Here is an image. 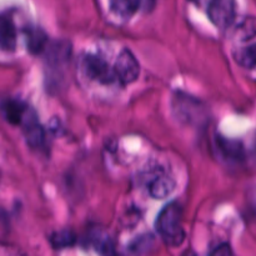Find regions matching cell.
Segmentation results:
<instances>
[{"instance_id": "17", "label": "cell", "mask_w": 256, "mask_h": 256, "mask_svg": "<svg viewBox=\"0 0 256 256\" xmlns=\"http://www.w3.org/2000/svg\"><path fill=\"white\" fill-rule=\"evenodd\" d=\"M182 256H198L194 252H186Z\"/></svg>"}, {"instance_id": "10", "label": "cell", "mask_w": 256, "mask_h": 256, "mask_svg": "<svg viewBox=\"0 0 256 256\" xmlns=\"http://www.w3.org/2000/svg\"><path fill=\"white\" fill-rule=\"evenodd\" d=\"M48 42V38L45 32L39 28H32L26 30V44L29 52L32 54H39L42 52Z\"/></svg>"}, {"instance_id": "11", "label": "cell", "mask_w": 256, "mask_h": 256, "mask_svg": "<svg viewBox=\"0 0 256 256\" xmlns=\"http://www.w3.org/2000/svg\"><path fill=\"white\" fill-rule=\"evenodd\" d=\"M140 0H110V9L114 14L122 18H130L138 12Z\"/></svg>"}, {"instance_id": "12", "label": "cell", "mask_w": 256, "mask_h": 256, "mask_svg": "<svg viewBox=\"0 0 256 256\" xmlns=\"http://www.w3.org/2000/svg\"><path fill=\"white\" fill-rule=\"evenodd\" d=\"M76 242V236L72 230H60V232H54L50 236V242L56 249H62V248L72 246Z\"/></svg>"}, {"instance_id": "14", "label": "cell", "mask_w": 256, "mask_h": 256, "mask_svg": "<svg viewBox=\"0 0 256 256\" xmlns=\"http://www.w3.org/2000/svg\"><path fill=\"white\" fill-rule=\"evenodd\" d=\"M236 35L242 40H249L256 36V18H245L242 24L238 25Z\"/></svg>"}, {"instance_id": "4", "label": "cell", "mask_w": 256, "mask_h": 256, "mask_svg": "<svg viewBox=\"0 0 256 256\" xmlns=\"http://www.w3.org/2000/svg\"><path fill=\"white\" fill-rule=\"evenodd\" d=\"M22 132L28 144L32 148H42L45 142V132L38 122L36 114L29 108L22 122Z\"/></svg>"}, {"instance_id": "3", "label": "cell", "mask_w": 256, "mask_h": 256, "mask_svg": "<svg viewBox=\"0 0 256 256\" xmlns=\"http://www.w3.org/2000/svg\"><path fill=\"white\" fill-rule=\"evenodd\" d=\"M112 69L116 79L124 85L134 82L140 74L139 62L135 55L128 49H124L120 52Z\"/></svg>"}, {"instance_id": "1", "label": "cell", "mask_w": 256, "mask_h": 256, "mask_svg": "<svg viewBox=\"0 0 256 256\" xmlns=\"http://www.w3.org/2000/svg\"><path fill=\"white\" fill-rule=\"evenodd\" d=\"M182 209L178 202H170L162 210L156 219V230L170 246H180L185 239L182 225Z\"/></svg>"}, {"instance_id": "16", "label": "cell", "mask_w": 256, "mask_h": 256, "mask_svg": "<svg viewBox=\"0 0 256 256\" xmlns=\"http://www.w3.org/2000/svg\"><path fill=\"white\" fill-rule=\"evenodd\" d=\"M209 256H232V248L228 244H220L210 252Z\"/></svg>"}, {"instance_id": "13", "label": "cell", "mask_w": 256, "mask_h": 256, "mask_svg": "<svg viewBox=\"0 0 256 256\" xmlns=\"http://www.w3.org/2000/svg\"><path fill=\"white\" fill-rule=\"evenodd\" d=\"M236 62L246 69L256 68V44L244 48L236 54Z\"/></svg>"}, {"instance_id": "9", "label": "cell", "mask_w": 256, "mask_h": 256, "mask_svg": "<svg viewBox=\"0 0 256 256\" xmlns=\"http://www.w3.org/2000/svg\"><path fill=\"white\" fill-rule=\"evenodd\" d=\"M29 110V108L22 102H16V100H8L2 105V112H4L5 118L9 122L14 125H22V119H24L25 114Z\"/></svg>"}, {"instance_id": "7", "label": "cell", "mask_w": 256, "mask_h": 256, "mask_svg": "<svg viewBox=\"0 0 256 256\" xmlns=\"http://www.w3.org/2000/svg\"><path fill=\"white\" fill-rule=\"evenodd\" d=\"M175 189V180L170 175L162 174L152 179L149 185V192L154 199H165Z\"/></svg>"}, {"instance_id": "5", "label": "cell", "mask_w": 256, "mask_h": 256, "mask_svg": "<svg viewBox=\"0 0 256 256\" xmlns=\"http://www.w3.org/2000/svg\"><path fill=\"white\" fill-rule=\"evenodd\" d=\"M85 69L90 78L99 80L102 84H110L116 79L114 69H112L102 58L96 55H88L85 59Z\"/></svg>"}, {"instance_id": "6", "label": "cell", "mask_w": 256, "mask_h": 256, "mask_svg": "<svg viewBox=\"0 0 256 256\" xmlns=\"http://www.w3.org/2000/svg\"><path fill=\"white\" fill-rule=\"evenodd\" d=\"M0 44L4 52H14L16 46V30L12 18L2 15L0 22Z\"/></svg>"}, {"instance_id": "15", "label": "cell", "mask_w": 256, "mask_h": 256, "mask_svg": "<svg viewBox=\"0 0 256 256\" xmlns=\"http://www.w3.org/2000/svg\"><path fill=\"white\" fill-rule=\"evenodd\" d=\"M219 142V150L225 154V156L230 158V159L238 160L239 158H242V148L239 142H229V140L225 139H220L218 140Z\"/></svg>"}, {"instance_id": "2", "label": "cell", "mask_w": 256, "mask_h": 256, "mask_svg": "<svg viewBox=\"0 0 256 256\" xmlns=\"http://www.w3.org/2000/svg\"><path fill=\"white\" fill-rule=\"evenodd\" d=\"M208 15L215 26L219 29H228L236 16L235 0H210Z\"/></svg>"}, {"instance_id": "8", "label": "cell", "mask_w": 256, "mask_h": 256, "mask_svg": "<svg viewBox=\"0 0 256 256\" xmlns=\"http://www.w3.org/2000/svg\"><path fill=\"white\" fill-rule=\"evenodd\" d=\"M90 242L102 256H114V242L106 232L102 229H95L90 232Z\"/></svg>"}]
</instances>
